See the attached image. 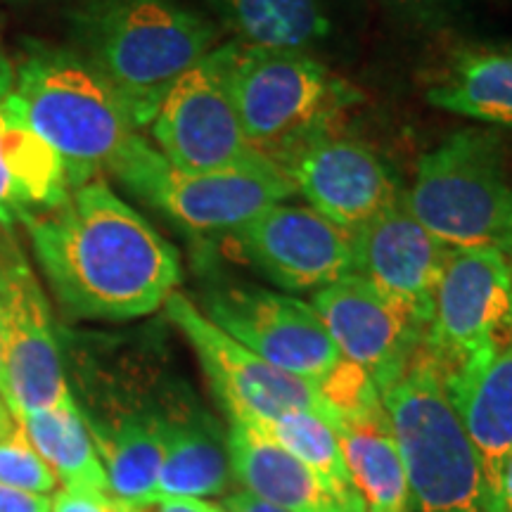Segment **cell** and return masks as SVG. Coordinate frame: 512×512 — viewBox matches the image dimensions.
Instances as JSON below:
<instances>
[{"label": "cell", "instance_id": "1", "mask_svg": "<svg viewBox=\"0 0 512 512\" xmlns=\"http://www.w3.org/2000/svg\"><path fill=\"white\" fill-rule=\"evenodd\" d=\"M60 309L76 320H133L178 292V249L102 178L19 221Z\"/></svg>", "mask_w": 512, "mask_h": 512}, {"label": "cell", "instance_id": "2", "mask_svg": "<svg viewBox=\"0 0 512 512\" xmlns=\"http://www.w3.org/2000/svg\"><path fill=\"white\" fill-rule=\"evenodd\" d=\"M67 46L124 102L138 131L171 86L221 43V27L185 0H67Z\"/></svg>", "mask_w": 512, "mask_h": 512}, {"label": "cell", "instance_id": "3", "mask_svg": "<svg viewBox=\"0 0 512 512\" xmlns=\"http://www.w3.org/2000/svg\"><path fill=\"white\" fill-rule=\"evenodd\" d=\"M10 98L67 166L72 190L114 174L140 131L110 83L69 46L24 38Z\"/></svg>", "mask_w": 512, "mask_h": 512}, {"label": "cell", "instance_id": "4", "mask_svg": "<svg viewBox=\"0 0 512 512\" xmlns=\"http://www.w3.org/2000/svg\"><path fill=\"white\" fill-rule=\"evenodd\" d=\"M382 403L406 470L408 512L489 510L482 463L425 344Z\"/></svg>", "mask_w": 512, "mask_h": 512}, {"label": "cell", "instance_id": "5", "mask_svg": "<svg viewBox=\"0 0 512 512\" xmlns=\"http://www.w3.org/2000/svg\"><path fill=\"white\" fill-rule=\"evenodd\" d=\"M226 81L256 152L283 162L309 140L335 131L356 93L311 53L219 43Z\"/></svg>", "mask_w": 512, "mask_h": 512}, {"label": "cell", "instance_id": "6", "mask_svg": "<svg viewBox=\"0 0 512 512\" xmlns=\"http://www.w3.org/2000/svg\"><path fill=\"white\" fill-rule=\"evenodd\" d=\"M401 200L446 247L512 245V178L489 128H463L425 152Z\"/></svg>", "mask_w": 512, "mask_h": 512}, {"label": "cell", "instance_id": "7", "mask_svg": "<svg viewBox=\"0 0 512 512\" xmlns=\"http://www.w3.org/2000/svg\"><path fill=\"white\" fill-rule=\"evenodd\" d=\"M112 176L192 235H230L264 209L297 195L292 178L271 157L192 174L171 166L143 136L128 147Z\"/></svg>", "mask_w": 512, "mask_h": 512}, {"label": "cell", "instance_id": "8", "mask_svg": "<svg viewBox=\"0 0 512 512\" xmlns=\"http://www.w3.org/2000/svg\"><path fill=\"white\" fill-rule=\"evenodd\" d=\"M197 309L242 347L302 380L318 384L342 361L313 306L287 292L211 275Z\"/></svg>", "mask_w": 512, "mask_h": 512}, {"label": "cell", "instance_id": "9", "mask_svg": "<svg viewBox=\"0 0 512 512\" xmlns=\"http://www.w3.org/2000/svg\"><path fill=\"white\" fill-rule=\"evenodd\" d=\"M166 318L188 339L197 361L230 422L259 425L285 413L309 411L328 420L337 432V415L325 403L316 382L271 366L238 339L216 328L195 302L174 292L164 304Z\"/></svg>", "mask_w": 512, "mask_h": 512}, {"label": "cell", "instance_id": "10", "mask_svg": "<svg viewBox=\"0 0 512 512\" xmlns=\"http://www.w3.org/2000/svg\"><path fill=\"white\" fill-rule=\"evenodd\" d=\"M0 351V396L12 418L74 399L46 294L10 242L0 245Z\"/></svg>", "mask_w": 512, "mask_h": 512}, {"label": "cell", "instance_id": "11", "mask_svg": "<svg viewBox=\"0 0 512 512\" xmlns=\"http://www.w3.org/2000/svg\"><path fill=\"white\" fill-rule=\"evenodd\" d=\"M147 131L166 162L192 174L238 169L266 157L245 136L219 46L171 86Z\"/></svg>", "mask_w": 512, "mask_h": 512}, {"label": "cell", "instance_id": "12", "mask_svg": "<svg viewBox=\"0 0 512 512\" xmlns=\"http://www.w3.org/2000/svg\"><path fill=\"white\" fill-rule=\"evenodd\" d=\"M512 344V285L496 247H460L446 256L434 290L425 349L441 373L470 356Z\"/></svg>", "mask_w": 512, "mask_h": 512}, {"label": "cell", "instance_id": "13", "mask_svg": "<svg viewBox=\"0 0 512 512\" xmlns=\"http://www.w3.org/2000/svg\"><path fill=\"white\" fill-rule=\"evenodd\" d=\"M309 304L339 356L366 370L380 396L406 373L430 330L413 309L358 273L313 292Z\"/></svg>", "mask_w": 512, "mask_h": 512}, {"label": "cell", "instance_id": "14", "mask_svg": "<svg viewBox=\"0 0 512 512\" xmlns=\"http://www.w3.org/2000/svg\"><path fill=\"white\" fill-rule=\"evenodd\" d=\"M230 235L249 266L287 294H313L354 273L349 230L302 204H273Z\"/></svg>", "mask_w": 512, "mask_h": 512}, {"label": "cell", "instance_id": "15", "mask_svg": "<svg viewBox=\"0 0 512 512\" xmlns=\"http://www.w3.org/2000/svg\"><path fill=\"white\" fill-rule=\"evenodd\" d=\"M280 166L313 211L349 233L401 200L382 159L368 145L335 131L309 140Z\"/></svg>", "mask_w": 512, "mask_h": 512}, {"label": "cell", "instance_id": "16", "mask_svg": "<svg viewBox=\"0 0 512 512\" xmlns=\"http://www.w3.org/2000/svg\"><path fill=\"white\" fill-rule=\"evenodd\" d=\"M354 273L432 323L434 290L451 247L434 238L403 200L351 233Z\"/></svg>", "mask_w": 512, "mask_h": 512}, {"label": "cell", "instance_id": "17", "mask_svg": "<svg viewBox=\"0 0 512 512\" xmlns=\"http://www.w3.org/2000/svg\"><path fill=\"white\" fill-rule=\"evenodd\" d=\"M441 377L482 463L491 508L512 453V344L479 351Z\"/></svg>", "mask_w": 512, "mask_h": 512}, {"label": "cell", "instance_id": "18", "mask_svg": "<svg viewBox=\"0 0 512 512\" xmlns=\"http://www.w3.org/2000/svg\"><path fill=\"white\" fill-rule=\"evenodd\" d=\"M72 192L62 157L27 124L10 95L0 100V228L53 211Z\"/></svg>", "mask_w": 512, "mask_h": 512}, {"label": "cell", "instance_id": "19", "mask_svg": "<svg viewBox=\"0 0 512 512\" xmlns=\"http://www.w3.org/2000/svg\"><path fill=\"white\" fill-rule=\"evenodd\" d=\"M162 418L166 446L155 498L226 494L233 470L226 437L216 422L185 399H171Z\"/></svg>", "mask_w": 512, "mask_h": 512}, {"label": "cell", "instance_id": "20", "mask_svg": "<svg viewBox=\"0 0 512 512\" xmlns=\"http://www.w3.org/2000/svg\"><path fill=\"white\" fill-rule=\"evenodd\" d=\"M226 444L230 470L247 494L285 512H349L316 472L254 427L230 422Z\"/></svg>", "mask_w": 512, "mask_h": 512}, {"label": "cell", "instance_id": "21", "mask_svg": "<svg viewBox=\"0 0 512 512\" xmlns=\"http://www.w3.org/2000/svg\"><path fill=\"white\" fill-rule=\"evenodd\" d=\"M235 41L311 53L335 34L330 0H202Z\"/></svg>", "mask_w": 512, "mask_h": 512}, {"label": "cell", "instance_id": "22", "mask_svg": "<svg viewBox=\"0 0 512 512\" xmlns=\"http://www.w3.org/2000/svg\"><path fill=\"white\" fill-rule=\"evenodd\" d=\"M86 425L105 465L110 494L136 508L150 503L164 463L162 411H133L117 420H86Z\"/></svg>", "mask_w": 512, "mask_h": 512}, {"label": "cell", "instance_id": "23", "mask_svg": "<svg viewBox=\"0 0 512 512\" xmlns=\"http://www.w3.org/2000/svg\"><path fill=\"white\" fill-rule=\"evenodd\" d=\"M427 102L479 124L512 128V48L458 50L427 91Z\"/></svg>", "mask_w": 512, "mask_h": 512}, {"label": "cell", "instance_id": "24", "mask_svg": "<svg viewBox=\"0 0 512 512\" xmlns=\"http://www.w3.org/2000/svg\"><path fill=\"white\" fill-rule=\"evenodd\" d=\"M337 439L366 512L411 510L406 470L384 406L339 422Z\"/></svg>", "mask_w": 512, "mask_h": 512}, {"label": "cell", "instance_id": "25", "mask_svg": "<svg viewBox=\"0 0 512 512\" xmlns=\"http://www.w3.org/2000/svg\"><path fill=\"white\" fill-rule=\"evenodd\" d=\"M15 420L64 489L91 496L110 494L105 465L76 399L55 408L22 413Z\"/></svg>", "mask_w": 512, "mask_h": 512}, {"label": "cell", "instance_id": "26", "mask_svg": "<svg viewBox=\"0 0 512 512\" xmlns=\"http://www.w3.org/2000/svg\"><path fill=\"white\" fill-rule=\"evenodd\" d=\"M249 427H254L256 432H261L266 439H271L273 444H278L299 463L316 472L320 482L328 486L349 512H366V505L358 496L347 463H344L335 427L328 420L309 411H294Z\"/></svg>", "mask_w": 512, "mask_h": 512}, {"label": "cell", "instance_id": "27", "mask_svg": "<svg viewBox=\"0 0 512 512\" xmlns=\"http://www.w3.org/2000/svg\"><path fill=\"white\" fill-rule=\"evenodd\" d=\"M0 484L43 496L57 489V475L19 425L8 439L0 441Z\"/></svg>", "mask_w": 512, "mask_h": 512}, {"label": "cell", "instance_id": "28", "mask_svg": "<svg viewBox=\"0 0 512 512\" xmlns=\"http://www.w3.org/2000/svg\"><path fill=\"white\" fill-rule=\"evenodd\" d=\"M50 512H119V501L112 494L91 496L60 489L50 498Z\"/></svg>", "mask_w": 512, "mask_h": 512}, {"label": "cell", "instance_id": "29", "mask_svg": "<svg viewBox=\"0 0 512 512\" xmlns=\"http://www.w3.org/2000/svg\"><path fill=\"white\" fill-rule=\"evenodd\" d=\"M0 512H50V496L0 484Z\"/></svg>", "mask_w": 512, "mask_h": 512}, {"label": "cell", "instance_id": "30", "mask_svg": "<svg viewBox=\"0 0 512 512\" xmlns=\"http://www.w3.org/2000/svg\"><path fill=\"white\" fill-rule=\"evenodd\" d=\"M384 3L392 5L401 15L418 19V22H430V19L444 17L456 0H384Z\"/></svg>", "mask_w": 512, "mask_h": 512}, {"label": "cell", "instance_id": "31", "mask_svg": "<svg viewBox=\"0 0 512 512\" xmlns=\"http://www.w3.org/2000/svg\"><path fill=\"white\" fill-rule=\"evenodd\" d=\"M140 508L145 512H226L219 505L202 501V498H155Z\"/></svg>", "mask_w": 512, "mask_h": 512}, {"label": "cell", "instance_id": "32", "mask_svg": "<svg viewBox=\"0 0 512 512\" xmlns=\"http://www.w3.org/2000/svg\"><path fill=\"white\" fill-rule=\"evenodd\" d=\"M223 510L226 512H285L275 505L261 501L247 491H240V494H230L223 498Z\"/></svg>", "mask_w": 512, "mask_h": 512}, {"label": "cell", "instance_id": "33", "mask_svg": "<svg viewBox=\"0 0 512 512\" xmlns=\"http://www.w3.org/2000/svg\"><path fill=\"white\" fill-rule=\"evenodd\" d=\"M12 83H15V62L8 53L3 41V27H0V100L12 93Z\"/></svg>", "mask_w": 512, "mask_h": 512}, {"label": "cell", "instance_id": "34", "mask_svg": "<svg viewBox=\"0 0 512 512\" xmlns=\"http://www.w3.org/2000/svg\"><path fill=\"white\" fill-rule=\"evenodd\" d=\"M15 430H17V420L12 418L8 403H5L3 396H0V441L8 439Z\"/></svg>", "mask_w": 512, "mask_h": 512}, {"label": "cell", "instance_id": "35", "mask_svg": "<svg viewBox=\"0 0 512 512\" xmlns=\"http://www.w3.org/2000/svg\"><path fill=\"white\" fill-rule=\"evenodd\" d=\"M505 264H508V273H510V285H512V245L508 249H503Z\"/></svg>", "mask_w": 512, "mask_h": 512}, {"label": "cell", "instance_id": "36", "mask_svg": "<svg viewBox=\"0 0 512 512\" xmlns=\"http://www.w3.org/2000/svg\"><path fill=\"white\" fill-rule=\"evenodd\" d=\"M0 382H3V351H0Z\"/></svg>", "mask_w": 512, "mask_h": 512}, {"label": "cell", "instance_id": "37", "mask_svg": "<svg viewBox=\"0 0 512 512\" xmlns=\"http://www.w3.org/2000/svg\"><path fill=\"white\" fill-rule=\"evenodd\" d=\"M12 3H36V0H12Z\"/></svg>", "mask_w": 512, "mask_h": 512}, {"label": "cell", "instance_id": "38", "mask_svg": "<svg viewBox=\"0 0 512 512\" xmlns=\"http://www.w3.org/2000/svg\"><path fill=\"white\" fill-rule=\"evenodd\" d=\"M491 512H510V510H491Z\"/></svg>", "mask_w": 512, "mask_h": 512}]
</instances>
